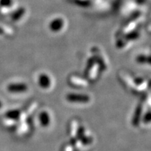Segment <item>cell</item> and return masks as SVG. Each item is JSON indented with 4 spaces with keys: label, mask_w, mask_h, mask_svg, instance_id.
Wrapping results in <instances>:
<instances>
[{
    "label": "cell",
    "mask_w": 151,
    "mask_h": 151,
    "mask_svg": "<svg viewBox=\"0 0 151 151\" xmlns=\"http://www.w3.org/2000/svg\"><path fill=\"white\" fill-rule=\"evenodd\" d=\"M13 35H14V31L11 27L4 24H0V36L11 37Z\"/></svg>",
    "instance_id": "obj_10"
},
{
    "label": "cell",
    "mask_w": 151,
    "mask_h": 151,
    "mask_svg": "<svg viewBox=\"0 0 151 151\" xmlns=\"http://www.w3.org/2000/svg\"><path fill=\"white\" fill-rule=\"evenodd\" d=\"M85 128L82 126H79L78 127V129H77V134H76V138L77 139H80L85 135Z\"/></svg>",
    "instance_id": "obj_18"
},
{
    "label": "cell",
    "mask_w": 151,
    "mask_h": 151,
    "mask_svg": "<svg viewBox=\"0 0 151 151\" xmlns=\"http://www.w3.org/2000/svg\"><path fill=\"white\" fill-rule=\"evenodd\" d=\"M20 114H21V111L20 110L15 109V110L8 111L6 114V117L8 119H10V120H18Z\"/></svg>",
    "instance_id": "obj_9"
},
{
    "label": "cell",
    "mask_w": 151,
    "mask_h": 151,
    "mask_svg": "<svg viewBox=\"0 0 151 151\" xmlns=\"http://www.w3.org/2000/svg\"><path fill=\"white\" fill-rule=\"evenodd\" d=\"M122 80L124 81V82L125 83V84L127 85L129 88H132V89L134 88L135 83L134 82V80H132L131 77L129 76L127 74H125L124 73H122Z\"/></svg>",
    "instance_id": "obj_11"
},
{
    "label": "cell",
    "mask_w": 151,
    "mask_h": 151,
    "mask_svg": "<svg viewBox=\"0 0 151 151\" xmlns=\"http://www.w3.org/2000/svg\"><path fill=\"white\" fill-rule=\"evenodd\" d=\"M148 86V83L146 82V81H143L142 83H141L140 85H139L138 87H137L136 88V91H137L138 92H142L143 90H145V89H146Z\"/></svg>",
    "instance_id": "obj_17"
},
{
    "label": "cell",
    "mask_w": 151,
    "mask_h": 151,
    "mask_svg": "<svg viewBox=\"0 0 151 151\" xmlns=\"http://www.w3.org/2000/svg\"><path fill=\"white\" fill-rule=\"evenodd\" d=\"M39 120L42 127H48L50 122V116H49V114L46 111H42L39 116Z\"/></svg>",
    "instance_id": "obj_7"
},
{
    "label": "cell",
    "mask_w": 151,
    "mask_h": 151,
    "mask_svg": "<svg viewBox=\"0 0 151 151\" xmlns=\"http://www.w3.org/2000/svg\"><path fill=\"white\" fill-rule=\"evenodd\" d=\"M24 14H25V9L23 7H20L16 9V11H12V13L10 14V18L13 21H18L22 18Z\"/></svg>",
    "instance_id": "obj_8"
},
{
    "label": "cell",
    "mask_w": 151,
    "mask_h": 151,
    "mask_svg": "<svg viewBox=\"0 0 151 151\" xmlns=\"http://www.w3.org/2000/svg\"><path fill=\"white\" fill-rule=\"evenodd\" d=\"M1 105H2V104H1V101H0V108H1Z\"/></svg>",
    "instance_id": "obj_22"
},
{
    "label": "cell",
    "mask_w": 151,
    "mask_h": 151,
    "mask_svg": "<svg viewBox=\"0 0 151 151\" xmlns=\"http://www.w3.org/2000/svg\"><path fill=\"white\" fill-rule=\"evenodd\" d=\"M29 129V124H28L27 122H22L21 125H20V128H19V132L21 134H24V133H26V132H28Z\"/></svg>",
    "instance_id": "obj_16"
},
{
    "label": "cell",
    "mask_w": 151,
    "mask_h": 151,
    "mask_svg": "<svg viewBox=\"0 0 151 151\" xmlns=\"http://www.w3.org/2000/svg\"><path fill=\"white\" fill-rule=\"evenodd\" d=\"M14 4V0H0V8L12 9Z\"/></svg>",
    "instance_id": "obj_13"
},
{
    "label": "cell",
    "mask_w": 151,
    "mask_h": 151,
    "mask_svg": "<svg viewBox=\"0 0 151 151\" xmlns=\"http://www.w3.org/2000/svg\"><path fill=\"white\" fill-rule=\"evenodd\" d=\"M143 111V106L142 104H139L137 106V107L136 108V110L134 111V113L133 118H132V125L134 126V127H137L139 125V122H140L141 120V114H142Z\"/></svg>",
    "instance_id": "obj_6"
},
{
    "label": "cell",
    "mask_w": 151,
    "mask_h": 151,
    "mask_svg": "<svg viewBox=\"0 0 151 151\" xmlns=\"http://www.w3.org/2000/svg\"><path fill=\"white\" fill-rule=\"evenodd\" d=\"M37 103H36V102L33 103L29 107V109H28L27 113H27V115H28V116H29V115L32 114L34 111H35V109H37Z\"/></svg>",
    "instance_id": "obj_19"
},
{
    "label": "cell",
    "mask_w": 151,
    "mask_h": 151,
    "mask_svg": "<svg viewBox=\"0 0 151 151\" xmlns=\"http://www.w3.org/2000/svg\"><path fill=\"white\" fill-rule=\"evenodd\" d=\"M69 83L71 86L79 87V88H85L88 86V81L85 79H82L80 77L75 76H72L69 79Z\"/></svg>",
    "instance_id": "obj_5"
},
{
    "label": "cell",
    "mask_w": 151,
    "mask_h": 151,
    "mask_svg": "<svg viewBox=\"0 0 151 151\" xmlns=\"http://www.w3.org/2000/svg\"><path fill=\"white\" fill-rule=\"evenodd\" d=\"M65 25V21L62 18H55L49 22L48 28L52 32H59Z\"/></svg>",
    "instance_id": "obj_2"
},
{
    "label": "cell",
    "mask_w": 151,
    "mask_h": 151,
    "mask_svg": "<svg viewBox=\"0 0 151 151\" xmlns=\"http://www.w3.org/2000/svg\"><path fill=\"white\" fill-rule=\"evenodd\" d=\"M28 90V86L24 83H11L7 86V90L11 93H20L24 92Z\"/></svg>",
    "instance_id": "obj_3"
},
{
    "label": "cell",
    "mask_w": 151,
    "mask_h": 151,
    "mask_svg": "<svg viewBox=\"0 0 151 151\" xmlns=\"http://www.w3.org/2000/svg\"><path fill=\"white\" fill-rule=\"evenodd\" d=\"M65 151H73V147L72 146V145H69V146H66Z\"/></svg>",
    "instance_id": "obj_21"
},
{
    "label": "cell",
    "mask_w": 151,
    "mask_h": 151,
    "mask_svg": "<svg viewBox=\"0 0 151 151\" xmlns=\"http://www.w3.org/2000/svg\"><path fill=\"white\" fill-rule=\"evenodd\" d=\"M78 123L76 120H73L71 122V136L72 139L76 138V134H77V129H78ZM77 139V138H76Z\"/></svg>",
    "instance_id": "obj_15"
},
{
    "label": "cell",
    "mask_w": 151,
    "mask_h": 151,
    "mask_svg": "<svg viewBox=\"0 0 151 151\" xmlns=\"http://www.w3.org/2000/svg\"><path fill=\"white\" fill-rule=\"evenodd\" d=\"M37 83L39 87L43 89H48L51 86V78L46 73H41L38 76Z\"/></svg>",
    "instance_id": "obj_4"
},
{
    "label": "cell",
    "mask_w": 151,
    "mask_h": 151,
    "mask_svg": "<svg viewBox=\"0 0 151 151\" xmlns=\"http://www.w3.org/2000/svg\"><path fill=\"white\" fill-rule=\"evenodd\" d=\"M150 118H151L150 112V111H148V113H146V115H145L144 117H143V122H146V124L149 123V122H150Z\"/></svg>",
    "instance_id": "obj_20"
},
{
    "label": "cell",
    "mask_w": 151,
    "mask_h": 151,
    "mask_svg": "<svg viewBox=\"0 0 151 151\" xmlns=\"http://www.w3.org/2000/svg\"><path fill=\"white\" fill-rule=\"evenodd\" d=\"M79 141H81V144L83 146H88V145H90L91 143L93 142V138H92V136L90 135H86L85 134L83 137L81 139H79Z\"/></svg>",
    "instance_id": "obj_12"
},
{
    "label": "cell",
    "mask_w": 151,
    "mask_h": 151,
    "mask_svg": "<svg viewBox=\"0 0 151 151\" xmlns=\"http://www.w3.org/2000/svg\"><path fill=\"white\" fill-rule=\"evenodd\" d=\"M66 99L68 101L72 103L86 104L90 101V97L88 94L69 93L67 94Z\"/></svg>",
    "instance_id": "obj_1"
},
{
    "label": "cell",
    "mask_w": 151,
    "mask_h": 151,
    "mask_svg": "<svg viewBox=\"0 0 151 151\" xmlns=\"http://www.w3.org/2000/svg\"><path fill=\"white\" fill-rule=\"evenodd\" d=\"M136 61H137L139 64H146L149 63L150 62V59H149V56L146 55L145 54L139 55L137 58H136Z\"/></svg>",
    "instance_id": "obj_14"
}]
</instances>
